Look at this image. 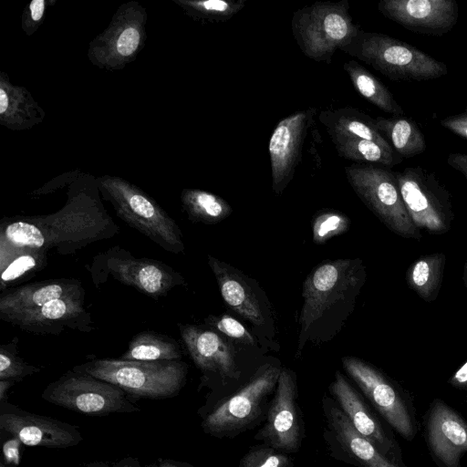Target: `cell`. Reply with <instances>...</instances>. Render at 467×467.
<instances>
[{"label": "cell", "instance_id": "obj_9", "mask_svg": "<svg viewBox=\"0 0 467 467\" xmlns=\"http://www.w3.org/2000/svg\"><path fill=\"white\" fill-rule=\"evenodd\" d=\"M89 271L97 285L110 275L153 299L166 296L175 286L185 285L183 276L171 266L156 259L135 257L118 245L94 257Z\"/></svg>", "mask_w": 467, "mask_h": 467}, {"label": "cell", "instance_id": "obj_30", "mask_svg": "<svg viewBox=\"0 0 467 467\" xmlns=\"http://www.w3.org/2000/svg\"><path fill=\"white\" fill-rule=\"evenodd\" d=\"M182 350L179 343L155 331H142L136 334L129 343L120 359L135 361L181 360Z\"/></svg>", "mask_w": 467, "mask_h": 467}, {"label": "cell", "instance_id": "obj_45", "mask_svg": "<svg viewBox=\"0 0 467 467\" xmlns=\"http://www.w3.org/2000/svg\"><path fill=\"white\" fill-rule=\"evenodd\" d=\"M450 383L456 388L467 389V361L451 378Z\"/></svg>", "mask_w": 467, "mask_h": 467}, {"label": "cell", "instance_id": "obj_37", "mask_svg": "<svg viewBox=\"0 0 467 467\" xmlns=\"http://www.w3.org/2000/svg\"><path fill=\"white\" fill-rule=\"evenodd\" d=\"M350 220L345 214L335 211H324L317 214L312 224L313 240L324 244L334 236L348 231Z\"/></svg>", "mask_w": 467, "mask_h": 467}, {"label": "cell", "instance_id": "obj_50", "mask_svg": "<svg viewBox=\"0 0 467 467\" xmlns=\"http://www.w3.org/2000/svg\"><path fill=\"white\" fill-rule=\"evenodd\" d=\"M0 467H8L6 463L1 462Z\"/></svg>", "mask_w": 467, "mask_h": 467}, {"label": "cell", "instance_id": "obj_1", "mask_svg": "<svg viewBox=\"0 0 467 467\" xmlns=\"http://www.w3.org/2000/svg\"><path fill=\"white\" fill-rule=\"evenodd\" d=\"M365 278L359 258L329 260L312 270L303 285L298 351L308 341L326 342L340 331L354 310Z\"/></svg>", "mask_w": 467, "mask_h": 467}, {"label": "cell", "instance_id": "obj_38", "mask_svg": "<svg viewBox=\"0 0 467 467\" xmlns=\"http://www.w3.org/2000/svg\"><path fill=\"white\" fill-rule=\"evenodd\" d=\"M289 464V457L270 447L250 451L241 460L240 467H288Z\"/></svg>", "mask_w": 467, "mask_h": 467}, {"label": "cell", "instance_id": "obj_40", "mask_svg": "<svg viewBox=\"0 0 467 467\" xmlns=\"http://www.w3.org/2000/svg\"><path fill=\"white\" fill-rule=\"evenodd\" d=\"M55 0H31L24 8L21 16V28L26 36H33L43 25L47 7Z\"/></svg>", "mask_w": 467, "mask_h": 467}, {"label": "cell", "instance_id": "obj_19", "mask_svg": "<svg viewBox=\"0 0 467 467\" xmlns=\"http://www.w3.org/2000/svg\"><path fill=\"white\" fill-rule=\"evenodd\" d=\"M255 437L277 451L288 452L298 449L300 425L296 385L290 370L281 369L266 423Z\"/></svg>", "mask_w": 467, "mask_h": 467}, {"label": "cell", "instance_id": "obj_11", "mask_svg": "<svg viewBox=\"0 0 467 467\" xmlns=\"http://www.w3.org/2000/svg\"><path fill=\"white\" fill-rule=\"evenodd\" d=\"M405 207L418 227L431 234L446 233L453 219L450 195L433 173L420 167L395 172Z\"/></svg>", "mask_w": 467, "mask_h": 467}, {"label": "cell", "instance_id": "obj_33", "mask_svg": "<svg viewBox=\"0 0 467 467\" xmlns=\"http://www.w3.org/2000/svg\"><path fill=\"white\" fill-rule=\"evenodd\" d=\"M444 263L443 254H433L420 257L407 271L409 286L427 302L433 301L438 296Z\"/></svg>", "mask_w": 467, "mask_h": 467}, {"label": "cell", "instance_id": "obj_2", "mask_svg": "<svg viewBox=\"0 0 467 467\" xmlns=\"http://www.w3.org/2000/svg\"><path fill=\"white\" fill-rule=\"evenodd\" d=\"M67 196L66 203L56 213L27 216L41 229L48 250L72 254L119 234V226L101 202L97 177L81 171L68 185Z\"/></svg>", "mask_w": 467, "mask_h": 467}, {"label": "cell", "instance_id": "obj_22", "mask_svg": "<svg viewBox=\"0 0 467 467\" xmlns=\"http://www.w3.org/2000/svg\"><path fill=\"white\" fill-rule=\"evenodd\" d=\"M85 295L78 279L59 278L29 283L2 293L0 318L31 310L62 297Z\"/></svg>", "mask_w": 467, "mask_h": 467}, {"label": "cell", "instance_id": "obj_23", "mask_svg": "<svg viewBox=\"0 0 467 467\" xmlns=\"http://www.w3.org/2000/svg\"><path fill=\"white\" fill-rule=\"evenodd\" d=\"M330 389L355 430L372 442L385 456L393 457V441L341 373L337 372Z\"/></svg>", "mask_w": 467, "mask_h": 467}, {"label": "cell", "instance_id": "obj_8", "mask_svg": "<svg viewBox=\"0 0 467 467\" xmlns=\"http://www.w3.org/2000/svg\"><path fill=\"white\" fill-rule=\"evenodd\" d=\"M147 21V10L140 2L130 0L121 4L109 26L89 42V62L111 71L126 67L146 45Z\"/></svg>", "mask_w": 467, "mask_h": 467}, {"label": "cell", "instance_id": "obj_16", "mask_svg": "<svg viewBox=\"0 0 467 467\" xmlns=\"http://www.w3.org/2000/svg\"><path fill=\"white\" fill-rule=\"evenodd\" d=\"M84 297L85 295L57 298L1 320L37 335H59L66 330L88 333L94 327L90 314L84 307Z\"/></svg>", "mask_w": 467, "mask_h": 467}, {"label": "cell", "instance_id": "obj_43", "mask_svg": "<svg viewBox=\"0 0 467 467\" xmlns=\"http://www.w3.org/2000/svg\"><path fill=\"white\" fill-rule=\"evenodd\" d=\"M20 443L21 442L16 438L5 443L3 451L6 464L10 462L18 463L20 458Z\"/></svg>", "mask_w": 467, "mask_h": 467}, {"label": "cell", "instance_id": "obj_21", "mask_svg": "<svg viewBox=\"0 0 467 467\" xmlns=\"http://www.w3.org/2000/svg\"><path fill=\"white\" fill-rule=\"evenodd\" d=\"M183 344L195 365L202 371L223 378H238L233 348L217 332L193 325L179 324Z\"/></svg>", "mask_w": 467, "mask_h": 467}, {"label": "cell", "instance_id": "obj_5", "mask_svg": "<svg viewBox=\"0 0 467 467\" xmlns=\"http://www.w3.org/2000/svg\"><path fill=\"white\" fill-rule=\"evenodd\" d=\"M187 368L182 360L97 358L77 365L72 369L110 382L130 396L166 399L177 395L182 389Z\"/></svg>", "mask_w": 467, "mask_h": 467}, {"label": "cell", "instance_id": "obj_14", "mask_svg": "<svg viewBox=\"0 0 467 467\" xmlns=\"http://www.w3.org/2000/svg\"><path fill=\"white\" fill-rule=\"evenodd\" d=\"M0 429L31 447L67 448L82 441L76 426L25 411L6 400L0 401Z\"/></svg>", "mask_w": 467, "mask_h": 467}, {"label": "cell", "instance_id": "obj_13", "mask_svg": "<svg viewBox=\"0 0 467 467\" xmlns=\"http://www.w3.org/2000/svg\"><path fill=\"white\" fill-rule=\"evenodd\" d=\"M343 367L388 423L406 440L415 433L413 418L400 392L379 371L361 359L345 357Z\"/></svg>", "mask_w": 467, "mask_h": 467}, {"label": "cell", "instance_id": "obj_29", "mask_svg": "<svg viewBox=\"0 0 467 467\" xmlns=\"http://www.w3.org/2000/svg\"><path fill=\"white\" fill-rule=\"evenodd\" d=\"M354 88L360 96L382 111L393 116L404 115V110L389 88L372 73L355 60L344 63Z\"/></svg>", "mask_w": 467, "mask_h": 467}, {"label": "cell", "instance_id": "obj_15", "mask_svg": "<svg viewBox=\"0 0 467 467\" xmlns=\"http://www.w3.org/2000/svg\"><path fill=\"white\" fill-rule=\"evenodd\" d=\"M208 264L217 280L221 296L236 314L262 332H273L271 312L261 290L234 266L208 255Z\"/></svg>", "mask_w": 467, "mask_h": 467}, {"label": "cell", "instance_id": "obj_48", "mask_svg": "<svg viewBox=\"0 0 467 467\" xmlns=\"http://www.w3.org/2000/svg\"><path fill=\"white\" fill-rule=\"evenodd\" d=\"M15 382L11 380L0 379V401L6 400L7 390L12 387Z\"/></svg>", "mask_w": 467, "mask_h": 467}, {"label": "cell", "instance_id": "obj_32", "mask_svg": "<svg viewBox=\"0 0 467 467\" xmlns=\"http://www.w3.org/2000/svg\"><path fill=\"white\" fill-rule=\"evenodd\" d=\"M330 138L339 156L359 164L392 167L402 159L395 151H390L372 140L344 136Z\"/></svg>", "mask_w": 467, "mask_h": 467}, {"label": "cell", "instance_id": "obj_7", "mask_svg": "<svg viewBox=\"0 0 467 467\" xmlns=\"http://www.w3.org/2000/svg\"><path fill=\"white\" fill-rule=\"evenodd\" d=\"M347 179L359 199L393 233L420 239L403 202L395 172L387 167L354 163L345 167Z\"/></svg>", "mask_w": 467, "mask_h": 467}, {"label": "cell", "instance_id": "obj_4", "mask_svg": "<svg viewBox=\"0 0 467 467\" xmlns=\"http://www.w3.org/2000/svg\"><path fill=\"white\" fill-rule=\"evenodd\" d=\"M341 51L358 58L394 81H426L448 73V67L415 47L388 35L359 28Z\"/></svg>", "mask_w": 467, "mask_h": 467}, {"label": "cell", "instance_id": "obj_10", "mask_svg": "<svg viewBox=\"0 0 467 467\" xmlns=\"http://www.w3.org/2000/svg\"><path fill=\"white\" fill-rule=\"evenodd\" d=\"M42 398L57 406L91 416L140 410L119 387L73 369L49 383Z\"/></svg>", "mask_w": 467, "mask_h": 467}, {"label": "cell", "instance_id": "obj_12", "mask_svg": "<svg viewBox=\"0 0 467 467\" xmlns=\"http://www.w3.org/2000/svg\"><path fill=\"white\" fill-rule=\"evenodd\" d=\"M280 372L275 366L264 365L243 389L205 418L203 430L220 435L245 427L257 417L262 402L276 387Z\"/></svg>", "mask_w": 467, "mask_h": 467}, {"label": "cell", "instance_id": "obj_27", "mask_svg": "<svg viewBox=\"0 0 467 467\" xmlns=\"http://www.w3.org/2000/svg\"><path fill=\"white\" fill-rule=\"evenodd\" d=\"M375 125L401 158H411L426 150V140L417 123L403 116L377 117Z\"/></svg>", "mask_w": 467, "mask_h": 467}, {"label": "cell", "instance_id": "obj_6", "mask_svg": "<svg viewBox=\"0 0 467 467\" xmlns=\"http://www.w3.org/2000/svg\"><path fill=\"white\" fill-rule=\"evenodd\" d=\"M291 27L301 52L308 58L327 64L359 29L350 16L348 0L317 1L299 8L293 15Z\"/></svg>", "mask_w": 467, "mask_h": 467}, {"label": "cell", "instance_id": "obj_20", "mask_svg": "<svg viewBox=\"0 0 467 467\" xmlns=\"http://www.w3.org/2000/svg\"><path fill=\"white\" fill-rule=\"evenodd\" d=\"M429 448L442 467H461L467 452V422L441 400H435L426 423Z\"/></svg>", "mask_w": 467, "mask_h": 467}, {"label": "cell", "instance_id": "obj_3", "mask_svg": "<svg viewBox=\"0 0 467 467\" xmlns=\"http://www.w3.org/2000/svg\"><path fill=\"white\" fill-rule=\"evenodd\" d=\"M97 182L102 198L111 203L118 217L127 224L167 252H184V242L179 225L142 189L115 175L97 177Z\"/></svg>", "mask_w": 467, "mask_h": 467}, {"label": "cell", "instance_id": "obj_18", "mask_svg": "<svg viewBox=\"0 0 467 467\" xmlns=\"http://www.w3.org/2000/svg\"><path fill=\"white\" fill-rule=\"evenodd\" d=\"M378 9L407 30L438 36L451 31L459 16L455 0H381Z\"/></svg>", "mask_w": 467, "mask_h": 467}, {"label": "cell", "instance_id": "obj_34", "mask_svg": "<svg viewBox=\"0 0 467 467\" xmlns=\"http://www.w3.org/2000/svg\"><path fill=\"white\" fill-rule=\"evenodd\" d=\"M194 21L201 23L225 22L238 14L245 0H171Z\"/></svg>", "mask_w": 467, "mask_h": 467}, {"label": "cell", "instance_id": "obj_36", "mask_svg": "<svg viewBox=\"0 0 467 467\" xmlns=\"http://www.w3.org/2000/svg\"><path fill=\"white\" fill-rule=\"evenodd\" d=\"M17 337L0 346V379L20 381L24 378L40 371V368L26 363L17 354Z\"/></svg>", "mask_w": 467, "mask_h": 467}, {"label": "cell", "instance_id": "obj_39", "mask_svg": "<svg viewBox=\"0 0 467 467\" xmlns=\"http://www.w3.org/2000/svg\"><path fill=\"white\" fill-rule=\"evenodd\" d=\"M205 323L214 327L221 334L242 344L254 345V340L248 330L235 318L228 315L208 317Z\"/></svg>", "mask_w": 467, "mask_h": 467}, {"label": "cell", "instance_id": "obj_31", "mask_svg": "<svg viewBox=\"0 0 467 467\" xmlns=\"http://www.w3.org/2000/svg\"><path fill=\"white\" fill-rule=\"evenodd\" d=\"M181 202L188 218L194 223H217L228 217L233 209L220 196L200 189H183Z\"/></svg>", "mask_w": 467, "mask_h": 467}, {"label": "cell", "instance_id": "obj_24", "mask_svg": "<svg viewBox=\"0 0 467 467\" xmlns=\"http://www.w3.org/2000/svg\"><path fill=\"white\" fill-rule=\"evenodd\" d=\"M45 109L30 91L13 84L9 76L0 71V124L14 131H22L41 124Z\"/></svg>", "mask_w": 467, "mask_h": 467}, {"label": "cell", "instance_id": "obj_44", "mask_svg": "<svg viewBox=\"0 0 467 467\" xmlns=\"http://www.w3.org/2000/svg\"><path fill=\"white\" fill-rule=\"evenodd\" d=\"M447 163L454 170L460 171L467 180V154L451 153L447 158Z\"/></svg>", "mask_w": 467, "mask_h": 467}, {"label": "cell", "instance_id": "obj_46", "mask_svg": "<svg viewBox=\"0 0 467 467\" xmlns=\"http://www.w3.org/2000/svg\"><path fill=\"white\" fill-rule=\"evenodd\" d=\"M84 467H140V464L137 461L133 459H124L116 462H98L88 464Z\"/></svg>", "mask_w": 467, "mask_h": 467}, {"label": "cell", "instance_id": "obj_41", "mask_svg": "<svg viewBox=\"0 0 467 467\" xmlns=\"http://www.w3.org/2000/svg\"><path fill=\"white\" fill-rule=\"evenodd\" d=\"M81 171L77 169L71 171L65 172L59 176L55 177L39 189L31 192V195L38 196L53 192L66 185H69Z\"/></svg>", "mask_w": 467, "mask_h": 467}, {"label": "cell", "instance_id": "obj_47", "mask_svg": "<svg viewBox=\"0 0 467 467\" xmlns=\"http://www.w3.org/2000/svg\"><path fill=\"white\" fill-rule=\"evenodd\" d=\"M157 467H192L185 462L171 460V459H163L159 462Z\"/></svg>", "mask_w": 467, "mask_h": 467}, {"label": "cell", "instance_id": "obj_49", "mask_svg": "<svg viewBox=\"0 0 467 467\" xmlns=\"http://www.w3.org/2000/svg\"><path fill=\"white\" fill-rule=\"evenodd\" d=\"M463 282H464L465 286L467 287V260H466L464 271H463Z\"/></svg>", "mask_w": 467, "mask_h": 467}, {"label": "cell", "instance_id": "obj_42", "mask_svg": "<svg viewBox=\"0 0 467 467\" xmlns=\"http://www.w3.org/2000/svg\"><path fill=\"white\" fill-rule=\"evenodd\" d=\"M440 124L454 134L467 140V109L462 113L441 119Z\"/></svg>", "mask_w": 467, "mask_h": 467}, {"label": "cell", "instance_id": "obj_25", "mask_svg": "<svg viewBox=\"0 0 467 467\" xmlns=\"http://www.w3.org/2000/svg\"><path fill=\"white\" fill-rule=\"evenodd\" d=\"M318 119L327 129L329 136L365 139L394 151L389 140L378 130L375 119L358 109L346 107L322 110L318 115Z\"/></svg>", "mask_w": 467, "mask_h": 467}, {"label": "cell", "instance_id": "obj_35", "mask_svg": "<svg viewBox=\"0 0 467 467\" xmlns=\"http://www.w3.org/2000/svg\"><path fill=\"white\" fill-rule=\"evenodd\" d=\"M0 237L16 247L48 251L41 229L27 216L3 219L0 223Z\"/></svg>", "mask_w": 467, "mask_h": 467}, {"label": "cell", "instance_id": "obj_17", "mask_svg": "<svg viewBox=\"0 0 467 467\" xmlns=\"http://www.w3.org/2000/svg\"><path fill=\"white\" fill-rule=\"evenodd\" d=\"M316 109L299 110L280 120L270 137L268 151L272 188L281 194L293 179L301 161L302 149L310 119Z\"/></svg>", "mask_w": 467, "mask_h": 467}, {"label": "cell", "instance_id": "obj_28", "mask_svg": "<svg viewBox=\"0 0 467 467\" xmlns=\"http://www.w3.org/2000/svg\"><path fill=\"white\" fill-rule=\"evenodd\" d=\"M47 265V251L20 248L0 237L1 291Z\"/></svg>", "mask_w": 467, "mask_h": 467}, {"label": "cell", "instance_id": "obj_26", "mask_svg": "<svg viewBox=\"0 0 467 467\" xmlns=\"http://www.w3.org/2000/svg\"><path fill=\"white\" fill-rule=\"evenodd\" d=\"M328 422L342 447L365 467H399L359 434L341 409L332 405Z\"/></svg>", "mask_w": 467, "mask_h": 467}]
</instances>
